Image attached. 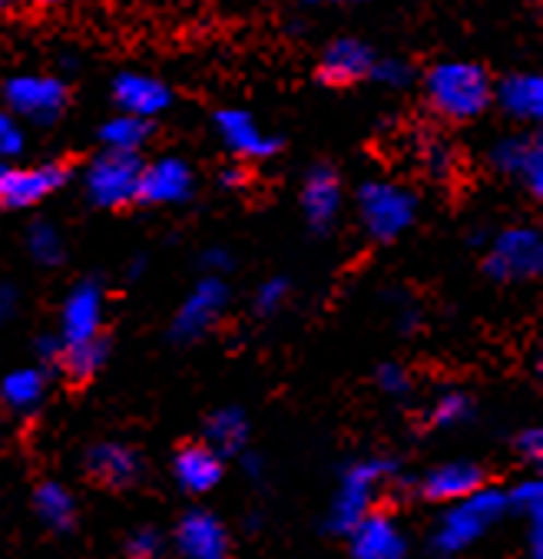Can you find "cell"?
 <instances>
[{"mask_svg":"<svg viewBox=\"0 0 543 559\" xmlns=\"http://www.w3.org/2000/svg\"><path fill=\"white\" fill-rule=\"evenodd\" d=\"M427 99L448 120H474L491 103V76L474 63H441L427 76Z\"/></svg>","mask_w":543,"mask_h":559,"instance_id":"1","label":"cell"},{"mask_svg":"<svg viewBox=\"0 0 543 559\" xmlns=\"http://www.w3.org/2000/svg\"><path fill=\"white\" fill-rule=\"evenodd\" d=\"M140 176H143V163L137 159V153L110 150L106 156H99L90 169V192L96 202L120 209V205L137 199Z\"/></svg>","mask_w":543,"mask_h":559,"instance_id":"2","label":"cell"},{"mask_svg":"<svg viewBox=\"0 0 543 559\" xmlns=\"http://www.w3.org/2000/svg\"><path fill=\"white\" fill-rule=\"evenodd\" d=\"M173 546L176 559H236L226 526L205 510H192L176 523Z\"/></svg>","mask_w":543,"mask_h":559,"instance_id":"3","label":"cell"},{"mask_svg":"<svg viewBox=\"0 0 543 559\" xmlns=\"http://www.w3.org/2000/svg\"><path fill=\"white\" fill-rule=\"evenodd\" d=\"M67 176H70L67 163H50L40 169H0V205L4 209L34 205L47 199L54 189H60Z\"/></svg>","mask_w":543,"mask_h":559,"instance_id":"4","label":"cell"},{"mask_svg":"<svg viewBox=\"0 0 543 559\" xmlns=\"http://www.w3.org/2000/svg\"><path fill=\"white\" fill-rule=\"evenodd\" d=\"M140 457L123 443H99L86 454V477L99 490H130L140 480Z\"/></svg>","mask_w":543,"mask_h":559,"instance_id":"5","label":"cell"},{"mask_svg":"<svg viewBox=\"0 0 543 559\" xmlns=\"http://www.w3.org/2000/svg\"><path fill=\"white\" fill-rule=\"evenodd\" d=\"M176 477L186 493H205L223 480V461L202 440H186L176 447Z\"/></svg>","mask_w":543,"mask_h":559,"instance_id":"6","label":"cell"},{"mask_svg":"<svg viewBox=\"0 0 543 559\" xmlns=\"http://www.w3.org/2000/svg\"><path fill=\"white\" fill-rule=\"evenodd\" d=\"M481 487H487V471L484 467H477V464H448V467H438L434 474H427L424 497L448 503V500L474 497Z\"/></svg>","mask_w":543,"mask_h":559,"instance_id":"7","label":"cell"},{"mask_svg":"<svg viewBox=\"0 0 543 559\" xmlns=\"http://www.w3.org/2000/svg\"><path fill=\"white\" fill-rule=\"evenodd\" d=\"M368 70H371V53H368V47H362L358 40H339L329 53H324L318 76H321L324 83H332V86H345V83L362 80Z\"/></svg>","mask_w":543,"mask_h":559,"instance_id":"8","label":"cell"},{"mask_svg":"<svg viewBox=\"0 0 543 559\" xmlns=\"http://www.w3.org/2000/svg\"><path fill=\"white\" fill-rule=\"evenodd\" d=\"M8 99L14 109L31 117H54L67 99V90L57 80H14L8 86Z\"/></svg>","mask_w":543,"mask_h":559,"instance_id":"9","label":"cell"},{"mask_svg":"<svg viewBox=\"0 0 543 559\" xmlns=\"http://www.w3.org/2000/svg\"><path fill=\"white\" fill-rule=\"evenodd\" d=\"M186 192H189V173H186L182 163L166 159V163H156V166H143L137 199H143V202H173V199H182Z\"/></svg>","mask_w":543,"mask_h":559,"instance_id":"10","label":"cell"},{"mask_svg":"<svg viewBox=\"0 0 543 559\" xmlns=\"http://www.w3.org/2000/svg\"><path fill=\"white\" fill-rule=\"evenodd\" d=\"M117 99L127 109L130 117H153L169 103L166 86H160L156 80L146 76H120L117 83Z\"/></svg>","mask_w":543,"mask_h":559,"instance_id":"11","label":"cell"},{"mask_svg":"<svg viewBox=\"0 0 543 559\" xmlns=\"http://www.w3.org/2000/svg\"><path fill=\"white\" fill-rule=\"evenodd\" d=\"M220 130L226 136V143L243 153V156H269L275 146L256 130V123L246 114H220Z\"/></svg>","mask_w":543,"mask_h":559,"instance_id":"12","label":"cell"},{"mask_svg":"<svg viewBox=\"0 0 543 559\" xmlns=\"http://www.w3.org/2000/svg\"><path fill=\"white\" fill-rule=\"evenodd\" d=\"M103 355H106V345L90 334V338H76L67 352H63V371L73 384H83L96 374V368L103 365Z\"/></svg>","mask_w":543,"mask_h":559,"instance_id":"13","label":"cell"},{"mask_svg":"<svg viewBox=\"0 0 543 559\" xmlns=\"http://www.w3.org/2000/svg\"><path fill=\"white\" fill-rule=\"evenodd\" d=\"M504 103L517 117H540V80L517 76L504 83Z\"/></svg>","mask_w":543,"mask_h":559,"instance_id":"14","label":"cell"},{"mask_svg":"<svg viewBox=\"0 0 543 559\" xmlns=\"http://www.w3.org/2000/svg\"><path fill=\"white\" fill-rule=\"evenodd\" d=\"M103 140L110 143V150H123V153H137L146 140H150V123L143 117H123L114 120L103 130Z\"/></svg>","mask_w":543,"mask_h":559,"instance_id":"15","label":"cell"},{"mask_svg":"<svg viewBox=\"0 0 543 559\" xmlns=\"http://www.w3.org/2000/svg\"><path fill=\"white\" fill-rule=\"evenodd\" d=\"M305 202H308V212H311L315 218H329L332 209H335V202H339V186H335V179H332L329 173H318V176L308 182Z\"/></svg>","mask_w":543,"mask_h":559,"instance_id":"16","label":"cell"},{"mask_svg":"<svg viewBox=\"0 0 543 559\" xmlns=\"http://www.w3.org/2000/svg\"><path fill=\"white\" fill-rule=\"evenodd\" d=\"M394 199H398V195H394L391 189H381V192H378V199H375V205H368V215L375 218V229H385V218H388V215H391V226H394V229L401 226V222H408V218H404V215H408V212H404V205L391 209V202H394Z\"/></svg>","mask_w":543,"mask_h":559,"instance_id":"17","label":"cell"},{"mask_svg":"<svg viewBox=\"0 0 543 559\" xmlns=\"http://www.w3.org/2000/svg\"><path fill=\"white\" fill-rule=\"evenodd\" d=\"M4 394H8L14 404H31V401H37V394H40V374H31V371H24V374H14V378H8V384H4Z\"/></svg>","mask_w":543,"mask_h":559,"instance_id":"18","label":"cell"},{"mask_svg":"<svg viewBox=\"0 0 543 559\" xmlns=\"http://www.w3.org/2000/svg\"><path fill=\"white\" fill-rule=\"evenodd\" d=\"M21 150V130L11 117L0 114V156H14Z\"/></svg>","mask_w":543,"mask_h":559,"instance_id":"19","label":"cell"},{"mask_svg":"<svg viewBox=\"0 0 543 559\" xmlns=\"http://www.w3.org/2000/svg\"><path fill=\"white\" fill-rule=\"evenodd\" d=\"M37 8H57V4H67V0H31Z\"/></svg>","mask_w":543,"mask_h":559,"instance_id":"20","label":"cell"},{"mask_svg":"<svg viewBox=\"0 0 543 559\" xmlns=\"http://www.w3.org/2000/svg\"><path fill=\"white\" fill-rule=\"evenodd\" d=\"M0 4H14V0H0Z\"/></svg>","mask_w":543,"mask_h":559,"instance_id":"21","label":"cell"}]
</instances>
